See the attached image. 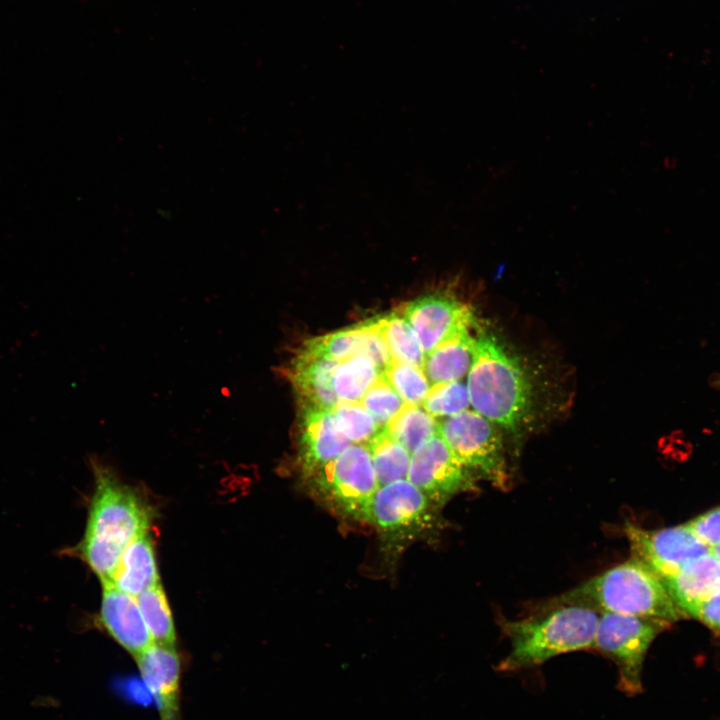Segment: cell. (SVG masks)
Segmentation results:
<instances>
[{
    "label": "cell",
    "mask_w": 720,
    "mask_h": 720,
    "mask_svg": "<svg viewBox=\"0 0 720 720\" xmlns=\"http://www.w3.org/2000/svg\"><path fill=\"white\" fill-rule=\"evenodd\" d=\"M302 346L317 355L338 362L356 354H364L370 357L382 372L392 361L374 319L348 329L311 338Z\"/></svg>",
    "instance_id": "9a60e30c"
},
{
    "label": "cell",
    "mask_w": 720,
    "mask_h": 720,
    "mask_svg": "<svg viewBox=\"0 0 720 720\" xmlns=\"http://www.w3.org/2000/svg\"><path fill=\"white\" fill-rule=\"evenodd\" d=\"M351 444L338 429L331 410L302 406L298 462L304 480Z\"/></svg>",
    "instance_id": "5bb4252c"
},
{
    "label": "cell",
    "mask_w": 720,
    "mask_h": 720,
    "mask_svg": "<svg viewBox=\"0 0 720 720\" xmlns=\"http://www.w3.org/2000/svg\"><path fill=\"white\" fill-rule=\"evenodd\" d=\"M476 339L464 329L425 355L422 370L431 386L462 380L471 368Z\"/></svg>",
    "instance_id": "d6986e66"
},
{
    "label": "cell",
    "mask_w": 720,
    "mask_h": 720,
    "mask_svg": "<svg viewBox=\"0 0 720 720\" xmlns=\"http://www.w3.org/2000/svg\"><path fill=\"white\" fill-rule=\"evenodd\" d=\"M661 581L678 609L694 617L699 607L720 590V562L709 552Z\"/></svg>",
    "instance_id": "2e32d148"
},
{
    "label": "cell",
    "mask_w": 720,
    "mask_h": 720,
    "mask_svg": "<svg viewBox=\"0 0 720 720\" xmlns=\"http://www.w3.org/2000/svg\"><path fill=\"white\" fill-rule=\"evenodd\" d=\"M685 526L709 548L720 545V506L697 516Z\"/></svg>",
    "instance_id": "f1b7e54d"
},
{
    "label": "cell",
    "mask_w": 720,
    "mask_h": 720,
    "mask_svg": "<svg viewBox=\"0 0 720 720\" xmlns=\"http://www.w3.org/2000/svg\"><path fill=\"white\" fill-rule=\"evenodd\" d=\"M141 678L155 700L160 720H181L182 661L175 646L152 643L135 657Z\"/></svg>",
    "instance_id": "7c38bea8"
},
{
    "label": "cell",
    "mask_w": 720,
    "mask_h": 720,
    "mask_svg": "<svg viewBox=\"0 0 720 720\" xmlns=\"http://www.w3.org/2000/svg\"><path fill=\"white\" fill-rule=\"evenodd\" d=\"M439 507L407 479L379 487L369 512L373 524L390 554L440 528Z\"/></svg>",
    "instance_id": "8992f818"
},
{
    "label": "cell",
    "mask_w": 720,
    "mask_h": 720,
    "mask_svg": "<svg viewBox=\"0 0 720 720\" xmlns=\"http://www.w3.org/2000/svg\"><path fill=\"white\" fill-rule=\"evenodd\" d=\"M382 376L406 404L422 405L431 388L422 368L402 362L392 360Z\"/></svg>",
    "instance_id": "d4e9b609"
},
{
    "label": "cell",
    "mask_w": 720,
    "mask_h": 720,
    "mask_svg": "<svg viewBox=\"0 0 720 720\" xmlns=\"http://www.w3.org/2000/svg\"><path fill=\"white\" fill-rule=\"evenodd\" d=\"M136 599L153 643L175 646L174 621L161 585L143 591Z\"/></svg>",
    "instance_id": "cb8c5ba5"
},
{
    "label": "cell",
    "mask_w": 720,
    "mask_h": 720,
    "mask_svg": "<svg viewBox=\"0 0 720 720\" xmlns=\"http://www.w3.org/2000/svg\"><path fill=\"white\" fill-rule=\"evenodd\" d=\"M310 494L336 515L369 523L379 489L366 444H351L306 479Z\"/></svg>",
    "instance_id": "5b68a950"
},
{
    "label": "cell",
    "mask_w": 720,
    "mask_h": 720,
    "mask_svg": "<svg viewBox=\"0 0 720 720\" xmlns=\"http://www.w3.org/2000/svg\"><path fill=\"white\" fill-rule=\"evenodd\" d=\"M563 605L586 607L599 614L658 619L669 624L685 616L661 579L633 557L555 597L542 609Z\"/></svg>",
    "instance_id": "7a4b0ae2"
},
{
    "label": "cell",
    "mask_w": 720,
    "mask_h": 720,
    "mask_svg": "<svg viewBox=\"0 0 720 720\" xmlns=\"http://www.w3.org/2000/svg\"><path fill=\"white\" fill-rule=\"evenodd\" d=\"M470 397L467 383L459 381L431 386L422 403L424 409L433 417H450L467 410Z\"/></svg>",
    "instance_id": "4316f807"
},
{
    "label": "cell",
    "mask_w": 720,
    "mask_h": 720,
    "mask_svg": "<svg viewBox=\"0 0 720 720\" xmlns=\"http://www.w3.org/2000/svg\"><path fill=\"white\" fill-rule=\"evenodd\" d=\"M374 320L392 360L422 368L425 353L406 319L393 312Z\"/></svg>",
    "instance_id": "7402d4cb"
},
{
    "label": "cell",
    "mask_w": 720,
    "mask_h": 720,
    "mask_svg": "<svg viewBox=\"0 0 720 720\" xmlns=\"http://www.w3.org/2000/svg\"><path fill=\"white\" fill-rule=\"evenodd\" d=\"M409 453L438 433V421L422 405L405 404L383 427Z\"/></svg>",
    "instance_id": "603a6c76"
},
{
    "label": "cell",
    "mask_w": 720,
    "mask_h": 720,
    "mask_svg": "<svg viewBox=\"0 0 720 720\" xmlns=\"http://www.w3.org/2000/svg\"><path fill=\"white\" fill-rule=\"evenodd\" d=\"M95 490L77 553L102 583L110 582L127 546L151 530L153 511L134 487L107 466L93 463Z\"/></svg>",
    "instance_id": "6da1fadb"
},
{
    "label": "cell",
    "mask_w": 720,
    "mask_h": 720,
    "mask_svg": "<svg viewBox=\"0 0 720 720\" xmlns=\"http://www.w3.org/2000/svg\"><path fill=\"white\" fill-rule=\"evenodd\" d=\"M379 486L407 479L409 453L384 428L366 443Z\"/></svg>",
    "instance_id": "44dd1931"
},
{
    "label": "cell",
    "mask_w": 720,
    "mask_h": 720,
    "mask_svg": "<svg viewBox=\"0 0 720 720\" xmlns=\"http://www.w3.org/2000/svg\"><path fill=\"white\" fill-rule=\"evenodd\" d=\"M360 403L380 428L385 427L406 404L383 376L365 393Z\"/></svg>",
    "instance_id": "83f0119b"
},
{
    "label": "cell",
    "mask_w": 720,
    "mask_h": 720,
    "mask_svg": "<svg viewBox=\"0 0 720 720\" xmlns=\"http://www.w3.org/2000/svg\"><path fill=\"white\" fill-rule=\"evenodd\" d=\"M438 433L477 480L503 491L509 488L511 479L505 448L495 424L467 409L438 421Z\"/></svg>",
    "instance_id": "52a82bcc"
},
{
    "label": "cell",
    "mask_w": 720,
    "mask_h": 720,
    "mask_svg": "<svg viewBox=\"0 0 720 720\" xmlns=\"http://www.w3.org/2000/svg\"><path fill=\"white\" fill-rule=\"evenodd\" d=\"M407 480L439 508L454 496L475 491L477 479L437 434L412 454Z\"/></svg>",
    "instance_id": "9c48e42d"
},
{
    "label": "cell",
    "mask_w": 720,
    "mask_h": 720,
    "mask_svg": "<svg viewBox=\"0 0 720 720\" xmlns=\"http://www.w3.org/2000/svg\"><path fill=\"white\" fill-rule=\"evenodd\" d=\"M473 410L493 424L516 430L532 410V385L524 368L493 335L476 338L467 375Z\"/></svg>",
    "instance_id": "3957f363"
},
{
    "label": "cell",
    "mask_w": 720,
    "mask_h": 720,
    "mask_svg": "<svg viewBox=\"0 0 720 720\" xmlns=\"http://www.w3.org/2000/svg\"><path fill=\"white\" fill-rule=\"evenodd\" d=\"M598 619L594 610L563 605L524 619L503 620L502 631L511 646L496 670L515 672L563 653L593 648Z\"/></svg>",
    "instance_id": "277c9868"
},
{
    "label": "cell",
    "mask_w": 720,
    "mask_h": 720,
    "mask_svg": "<svg viewBox=\"0 0 720 720\" xmlns=\"http://www.w3.org/2000/svg\"><path fill=\"white\" fill-rule=\"evenodd\" d=\"M714 385L720 387V376L715 380Z\"/></svg>",
    "instance_id": "1f68e13d"
},
{
    "label": "cell",
    "mask_w": 720,
    "mask_h": 720,
    "mask_svg": "<svg viewBox=\"0 0 720 720\" xmlns=\"http://www.w3.org/2000/svg\"><path fill=\"white\" fill-rule=\"evenodd\" d=\"M401 315L414 330L425 355L473 323L467 305L443 294L416 298L402 307Z\"/></svg>",
    "instance_id": "8fae6325"
},
{
    "label": "cell",
    "mask_w": 720,
    "mask_h": 720,
    "mask_svg": "<svg viewBox=\"0 0 720 720\" xmlns=\"http://www.w3.org/2000/svg\"><path fill=\"white\" fill-rule=\"evenodd\" d=\"M624 533L632 557L643 563L660 579L677 573L694 558L710 552L684 525L647 530L627 522Z\"/></svg>",
    "instance_id": "30bf717a"
},
{
    "label": "cell",
    "mask_w": 720,
    "mask_h": 720,
    "mask_svg": "<svg viewBox=\"0 0 720 720\" xmlns=\"http://www.w3.org/2000/svg\"><path fill=\"white\" fill-rule=\"evenodd\" d=\"M98 624L134 658L153 643L135 596L104 582Z\"/></svg>",
    "instance_id": "4fadbf2b"
},
{
    "label": "cell",
    "mask_w": 720,
    "mask_h": 720,
    "mask_svg": "<svg viewBox=\"0 0 720 720\" xmlns=\"http://www.w3.org/2000/svg\"><path fill=\"white\" fill-rule=\"evenodd\" d=\"M669 623L652 618L601 613L594 647L614 661L619 672L618 688L629 695L642 691V668L656 636Z\"/></svg>",
    "instance_id": "ba28073f"
},
{
    "label": "cell",
    "mask_w": 720,
    "mask_h": 720,
    "mask_svg": "<svg viewBox=\"0 0 720 720\" xmlns=\"http://www.w3.org/2000/svg\"><path fill=\"white\" fill-rule=\"evenodd\" d=\"M331 411L338 429L353 444H366L381 429L360 402H339Z\"/></svg>",
    "instance_id": "484cf974"
},
{
    "label": "cell",
    "mask_w": 720,
    "mask_h": 720,
    "mask_svg": "<svg viewBox=\"0 0 720 720\" xmlns=\"http://www.w3.org/2000/svg\"><path fill=\"white\" fill-rule=\"evenodd\" d=\"M382 373L378 365L364 354L340 361L333 377V388L339 402H361Z\"/></svg>",
    "instance_id": "ffe728a7"
},
{
    "label": "cell",
    "mask_w": 720,
    "mask_h": 720,
    "mask_svg": "<svg viewBox=\"0 0 720 720\" xmlns=\"http://www.w3.org/2000/svg\"><path fill=\"white\" fill-rule=\"evenodd\" d=\"M110 583L135 597L159 584L151 530L140 534L127 546Z\"/></svg>",
    "instance_id": "ac0fdd59"
},
{
    "label": "cell",
    "mask_w": 720,
    "mask_h": 720,
    "mask_svg": "<svg viewBox=\"0 0 720 720\" xmlns=\"http://www.w3.org/2000/svg\"><path fill=\"white\" fill-rule=\"evenodd\" d=\"M694 618L720 635V590L699 607Z\"/></svg>",
    "instance_id": "f546056e"
},
{
    "label": "cell",
    "mask_w": 720,
    "mask_h": 720,
    "mask_svg": "<svg viewBox=\"0 0 720 720\" xmlns=\"http://www.w3.org/2000/svg\"><path fill=\"white\" fill-rule=\"evenodd\" d=\"M338 363L302 346L287 369L302 406L325 410L336 407L339 400L333 388V377Z\"/></svg>",
    "instance_id": "e0dca14e"
},
{
    "label": "cell",
    "mask_w": 720,
    "mask_h": 720,
    "mask_svg": "<svg viewBox=\"0 0 720 720\" xmlns=\"http://www.w3.org/2000/svg\"><path fill=\"white\" fill-rule=\"evenodd\" d=\"M710 553L720 562V545L710 548Z\"/></svg>",
    "instance_id": "4dcf8cb0"
}]
</instances>
